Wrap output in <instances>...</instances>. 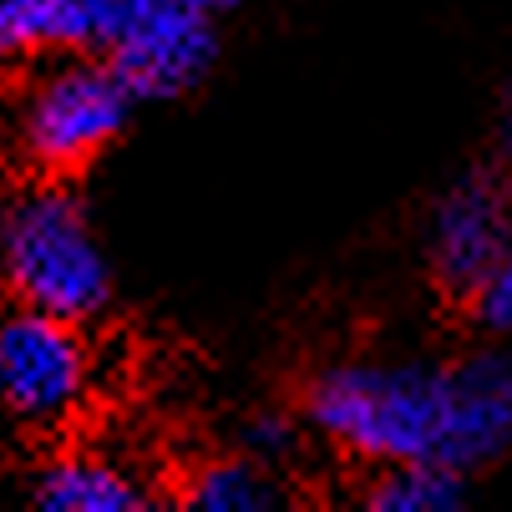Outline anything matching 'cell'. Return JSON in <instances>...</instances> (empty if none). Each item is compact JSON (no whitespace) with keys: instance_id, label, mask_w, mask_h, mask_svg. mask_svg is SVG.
Returning a JSON list of instances; mask_svg holds the SVG:
<instances>
[{"instance_id":"cell-9","label":"cell","mask_w":512,"mask_h":512,"mask_svg":"<svg viewBox=\"0 0 512 512\" xmlns=\"http://www.w3.org/2000/svg\"><path fill=\"white\" fill-rule=\"evenodd\" d=\"M36 502L46 512H127L142 507V487L97 457H61L36 477Z\"/></svg>"},{"instance_id":"cell-10","label":"cell","mask_w":512,"mask_h":512,"mask_svg":"<svg viewBox=\"0 0 512 512\" xmlns=\"http://www.w3.org/2000/svg\"><path fill=\"white\" fill-rule=\"evenodd\" d=\"M462 497H467V472L447 462H396L365 492L376 512H452Z\"/></svg>"},{"instance_id":"cell-4","label":"cell","mask_w":512,"mask_h":512,"mask_svg":"<svg viewBox=\"0 0 512 512\" xmlns=\"http://www.w3.org/2000/svg\"><path fill=\"white\" fill-rule=\"evenodd\" d=\"M102 51L137 102H168L203 82L218 36L213 21L178 11L173 0H117Z\"/></svg>"},{"instance_id":"cell-6","label":"cell","mask_w":512,"mask_h":512,"mask_svg":"<svg viewBox=\"0 0 512 512\" xmlns=\"http://www.w3.org/2000/svg\"><path fill=\"white\" fill-rule=\"evenodd\" d=\"M512 244V178L507 168H467L431 208L426 259L442 295L472 300V289Z\"/></svg>"},{"instance_id":"cell-13","label":"cell","mask_w":512,"mask_h":512,"mask_svg":"<svg viewBox=\"0 0 512 512\" xmlns=\"http://www.w3.org/2000/svg\"><path fill=\"white\" fill-rule=\"evenodd\" d=\"M289 447H295V426L284 416H254L249 421V452L254 457H284Z\"/></svg>"},{"instance_id":"cell-8","label":"cell","mask_w":512,"mask_h":512,"mask_svg":"<svg viewBox=\"0 0 512 512\" xmlns=\"http://www.w3.org/2000/svg\"><path fill=\"white\" fill-rule=\"evenodd\" d=\"M117 0H0V56H26L46 46L102 51Z\"/></svg>"},{"instance_id":"cell-15","label":"cell","mask_w":512,"mask_h":512,"mask_svg":"<svg viewBox=\"0 0 512 512\" xmlns=\"http://www.w3.org/2000/svg\"><path fill=\"white\" fill-rule=\"evenodd\" d=\"M178 11H188V16H203V21H218V16H229V11H239L244 0H173Z\"/></svg>"},{"instance_id":"cell-12","label":"cell","mask_w":512,"mask_h":512,"mask_svg":"<svg viewBox=\"0 0 512 512\" xmlns=\"http://www.w3.org/2000/svg\"><path fill=\"white\" fill-rule=\"evenodd\" d=\"M472 315H477L482 330L512 335V244H507L502 259L487 269V279L472 289Z\"/></svg>"},{"instance_id":"cell-1","label":"cell","mask_w":512,"mask_h":512,"mask_svg":"<svg viewBox=\"0 0 512 512\" xmlns=\"http://www.w3.org/2000/svg\"><path fill=\"white\" fill-rule=\"evenodd\" d=\"M305 416L360 462H447L452 376L421 360L330 365L305 391Z\"/></svg>"},{"instance_id":"cell-11","label":"cell","mask_w":512,"mask_h":512,"mask_svg":"<svg viewBox=\"0 0 512 512\" xmlns=\"http://www.w3.org/2000/svg\"><path fill=\"white\" fill-rule=\"evenodd\" d=\"M183 502L198 507V512H269L279 502V487L274 477L244 457L234 462H208L203 472H193V482L183 487Z\"/></svg>"},{"instance_id":"cell-7","label":"cell","mask_w":512,"mask_h":512,"mask_svg":"<svg viewBox=\"0 0 512 512\" xmlns=\"http://www.w3.org/2000/svg\"><path fill=\"white\" fill-rule=\"evenodd\" d=\"M452 421H447V467L477 472L512 447V335L447 365Z\"/></svg>"},{"instance_id":"cell-3","label":"cell","mask_w":512,"mask_h":512,"mask_svg":"<svg viewBox=\"0 0 512 512\" xmlns=\"http://www.w3.org/2000/svg\"><path fill=\"white\" fill-rule=\"evenodd\" d=\"M132 92L107 61H77L36 82L26 97V153L46 173H77L102 148H112L117 132L132 117Z\"/></svg>"},{"instance_id":"cell-2","label":"cell","mask_w":512,"mask_h":512,"mask_svg":"<svg viewBox=\"0 0 512 512\" xmlns=\"http://www.w3.org/2000/svg\"><path fill=\"white\" fill-rule=\"evenodd\" d=\"M0 269L26 310H46L71 325L92 320L112 300V269L82 203L51 183L21 193L0 213Z\"/></svg>"},{"instance_id":"cell-5","label":"cell","mask_w":512,"mask_h":512,"mask_svg":"<svg viewBox=\"0 0 512 512\" xmlns=\"http://www.w3.org/2000/svg\"><path fill=\"white\" fill-rule=\"evenodd\" d=\"M87 396V345L77 325L21 310L0 320V411L21 426H61Z\"/></svg>"},{"instance_id":"cell-14","label":"cell","mask_w":512,"mask_h":512,"mask_svg":"<svg viewBox=\"0 0 512 512\" xmlns=\"http://www.w3.org/2000/svg\"><path fill=\"white\" fill-rule=\"evenodd\" d=\"M497 153L512 163V71L502 82V112H497Z\"/></svg>"}]
</instances>
